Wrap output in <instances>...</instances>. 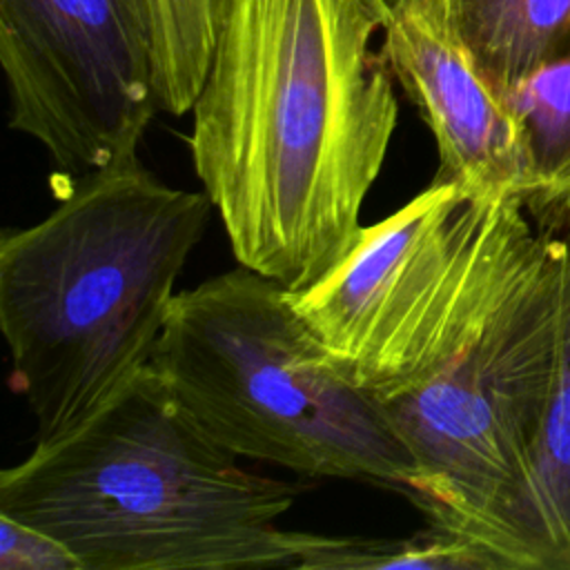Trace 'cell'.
Masks as SVG:
<instances>
[{
	"label": "cell",
	"mask_w": 570,
	"mask_h": 570,
	"mask_svg": "<svg viewBox=\"0 0 570 570\" xmlns=\"http://www.w3.org/2000/svg\"><path fill=\"white\" fill-rule=\"evenodd\" d=\"M387 0H225L187 136L236 263L289 292L350 249L399 100Z\"/></svg>",
	"instance_id": "obj_1"
},
{
	"label": "cell",
	"mask_w": 570,
	"mask_h": 570,
	"mask_svg": "<svg viewBox=\"0 0 570 570\" xmlns=\"http://www.w3.org/2000/svg\"><path fill=\"white\" fill-rule=\"evenodd\" d=\"M298 494L243 468L151 363L0 474V514L56 537L80 570H301L314 534L278 523Z\"/></svg>",
	"instance_id": "obj_2"
},
{
	"label": "cell",
	"mask_w": 570,
	"mask_h": 570,
	"mask_svg": "<svg viewBox=\"0 0 570 570\" xmlns=\"http://www.w3.org/2000/svg\"><path fill=\"white\" fill-rule=\"evenodd\" d=\"M212 203L131 160L65 180L56 207L0 238L9 383L56 441L149 363Z\"/></svg>",
	"instance_id": "obj_3"
},
{
	"label": "cell",
	"mask_w": 570,
	"mask_h": 570,
	"mask_svg": "<svg viewBox=\"0 0 570 570\" xmlns=\"http://www.w3.org/2000/svg\"><path fill=\"white\" fill-rule=\"evenodd\" d=\"M566 274L568 236L490 196L459 341L425 385L385 405L419 470L412 503L508 570H523L519 505L557 376Z\"/></svg>",
	"instance_id": "obj_4"
},
{
	"label": "cell",
	"mask_w": 570,
	"mask_h": 570,
	"mask_svg": "<svg viewBox=\"0 0 570 570\" xmlns=\"http://www.w3.org/2000/svg\"><path fill=\"white\" fill-rule=\"evenodd\" d=\"M151 365L189 416L240 459L307 479L414 494L419 470L387 410L352 383L274 278L236 265L180 289Z\"/></svg>",
	"instance_id": "obj_5"
},
{
	"label": "cell",
	"mask_w": 570,
	"mask_h": 570,
	"mask_svg": "<svg viewBox=\"0 0 570 570\" xmlns=\"http://www.w3.org/2000/svg\"><path fill=\"white\" fill-rule=\"evenodd\" d=\"M9 127L58 176L138 160L158 109L154 62L127 0H0Z\"/></svg>",
	"instance_id": "obj_6"
},
{
	"label": "cell",
	"mask_w": 570,
	"mask_h": 570,
	"mask_svg": "<svg viewBox=\"0 0 570 570\" xmlns=\"http://www.w3.org/2000/svg\"><path fill=\"white\" fill-rule=\"evenodd\" d=\"M381 33L385 65L434 136L436 178L523 203L521 129L456 38L445 0H396Z\"/></svg>",
	"instance_id": "obj_7"
},
{
	"label": "cell",
	"mask_w": 570,
	"mask_h": 570,
	"mask_svg": "<svg viewBox=\"0 0 570 570\" xmlns=\"http://www.w3.org/2000/svg\"><path fill=\"white\" fill-rule=\"evenodd\" d=\"M563 338L519 505L523 570H570V234Z\"/></svg>",
	"instance_id": "obj_8"
},
{
	"label": "cell",
	"mask_w": 570,
	"mask_h": 570,
	"mask_svg": "<svg viewBox=\"0 0 570 570\" xmlns=\"http://www.w3.org/2000/svg\"><path fill=\"white\" fill-rule=\"evenodd\" d=\"M525 156L523 207L537 229L570 234V33L561 49L503 96Z\"/></svg>",
	"instance_id": "obj_9"
},
{
	"label": "cell",
	"mask_w": 570,
	"mask_h": 570,
	"mask_svg": "<svg viewBox=\"0 0 570 570\" xmlns=\"http://www.w3.org/2000/svg\"><path fill=\"white\" fill-rule=\"evenodd\" d=\"M450 24L503 98L543 67L570 33V0H445Z\"/></svg>",
	"instance_id": "obj_10"
},
{
	"label": "cell",
	"mask_w": 570,
	"mask_h": 570,
	"mask_svg": "<svg viewBox=\"0 0 570 570\" xmlns=\"http://www.w3.org/2000/svg\"><path fill=\"white\" fill-rule=\"evenodd\" d=\"M223 2L127 0L151 53L160 111H191L212 65Z\"/></svg>",
	"instance_id": "obj_11"
},
{
	"label": "cell",
	"mask_w": 570,
	"mask_h": 570,
	"mask_svg": "<svg viewBox=\"0 0 570 570\" xmlns=\"http://www.w3.org/2000/svg\"><path fill=\"white\" fill-rule=\"evenodd\" d=\"M497 570L499 563L479 546L430 525L405 539H363L314 534L301 570Z\"/></svg>",
	"instance_id": "obj_12"
},
{
	"label": "cell",
	"mask_w": 570,
	"mask_h": 570,
	"mask_svg": "<svg viewBox=\"0 0 570 570\" xmlns=\"http://www.w3.org/2000/svg\"><path fill=\"white\" fill-rule=\"evenodd\" d=\"M0 570H80V563L56 537L0 514Z\"/></svg>",
	"instance_id": "obj_13"
},
{
	"label": "cell",
	"mask_w": 570,
	"mask_h": 570,
	"mask_svg": "<svg viewBox=\"0 0 570 570\" xmlns=\"http://www.w3.org/2000/svg\"><path fill=\"white\" fill-rule=\"evenodd\" d=\"M394 2H396V0H387V4H394Z\"/></svg>",
	"instance_id": "obj_14"
}]
</instances>
